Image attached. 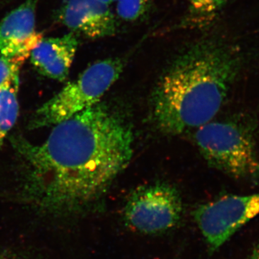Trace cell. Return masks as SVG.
Here are the masks:
<instances>
[{
  "instance_id": "6da1fadb",
  "label": "cell",
  "mask_w": 259,
  "mask_h": 259,
  "mask_svg": "<svg viewBox=\"0 0 259 259\" xmlns=\"http://www.w3.org/2000/svg\"><path fill=\"white\" fill-rule=\"evenodd\" d=\"M134 134L100 102L56 124L41 144L14 139L23 161V200L52 217L93 207L128 166Z\"/></svg>"
},
{
  "instance_id": "7a4b0ae2",
  "label": "cell",
  "mask_w": 259,
  "mask_h": 259,
  "mask_svg": "<svg viewBox=\"0 0 259 259\" xmlns=\"http://www.w3.org/2000/svg\"><path fill=\"white\" fill-rule=\"evenodd\" d=\"M245 58L241 47L221 35H205L183 48L153 92V118L158 128L176 136L212 121Z\"/></svg>"
},
{
  "instance_id": "3957f363",
  "label": "cell",
  "mask_w": 259,
  "mask_h": 259,
  "mask_svg": "<svg viewBox=\"0 0 259 259\" xmlns=\"http://www.w3.org/2000/svg\"><path fill=\"white\" fill-rule=\"evenodd\" d=\"M257 124L253 116L241 115L210 121L196 131L199 152L210 166L236 179L259 182Z\"/></svg>"
},
{
  "instance_id": "277c9868",
  "label": "cell",
  "mask_w": 259,
  "mask_h": 259,
  "mask_svg": "<svg viewBox=\"0 0 259 259\" xmlns=\"http://www.w3.org/2000/svg\"><path fill=\"white\" fill-rule=\"evenodd\" d=\"M125 64L122 58H110L89 66L77 79L65 85L37 109L29 127L54 126L97 105L120 78Z\"/></svg>"
},
{
  "instance_id": "5b68a950",
  "label": "cell",
  "mask_w": 259,
  "mask_h": 259,
  "mask_svg": "<svg viewBox=\"0 0 259 259\" xmlns=\"http://www.w3.org/2000/svg\"><path fill=\"white\" fill-rule=\"evenodd\" d=\"M182 196L173 186L153 184L135 190L126 202V226L145 235H157L173 229L183 215Z\"/></svg>"
},
{
  "instance_id": "8992f818",
  "label": "cell",
  "mask_w": 259,
  "mask_h": 259,
  "mask_svg": "<svg viewBox=\"0 0 259 259\" xmlns=\"http://www.w3.org/2000/svg\"><path fill=\"white\" fill-rule=\"evenodd\" d=\"M192 214L207 248L214 253L259 215V192L225 195L200 204Z\"/></svg>"
},
{
  "instance_id": "52a82bcc",
  "label": "cell",
  "mask_w": 259,
  "mask_h": 259,
  "mask_svg": "<svg viewBox=\"0 0 259 259\" xmlns=\"http://www.w3.org/2000/svg\"><path fill=\"white\" fill-rule=\"evenodd\" d=\"M109 6L97 0H65L56 18L76 35L90 39L111 37L118 25Z\"/></svg>"
},
{
  "instance_id": "ba28073f",
  "label": "cell",
  "mask_w": 259,
  "mask_h": 259,
  "mask_svg": "<svg viewBox=\"0 0 259 259\" xmlns=\"http://www.w3.org/2000/svg\"><path fill=\"white\" fill-rule=\"evenodd\" d=\"M38 0H26L0 23V56L13 57L31 52L42 38L35 30Z\"/></svg>"
},
{
  "instance_id": "9c48e42d",
  "label": "cell",
  "mask_w": 259,
  "mask_h": 259,
  "mask_svg": "<svg viewBox=\"0 0 259 259\" xmlns=\"http://www.w3.org/2000/svg\"><path fill=\"white\" fill-rule=\"evenodd\" d=\"M79 44L78 35L72 32L61 37H42L32 49L29 58L40 74L50 79L64 81Z\"/></svg>"
},
{
  "instance_id": "30bf717a",
  "label": "cell",
  "mask_w": 259,
  "mask_h": 259,
  "mask_svg": "<svg viewBox=\"0 0 259 259\" xmlns=\"http://www.w3.org/2000/svg\"><path fill=\"white\" fill-rule=\"evenodd\" d=\"M18 88L19 78L0 88V148L18 117Z\"/></svg>"
},
{
  "instance_id": "8fae6325",
  "label": "cell",
  "mask_w": 259,
  "mask_h": 259,
  "mask_svg": "<svg viewBox=\"0 0 259 259\" xmlns=\"http://www.w3.org/2000/svg\"><path fill=\"white\" fill-rule=\"evenodd\" d=\"M228 0H189L185 23L189 26L203 28L212 23Z\"/></svg>"
},
{
  "instance_id": "7c38bea8",
  "label": "cell",
  "mask_w": 259,
  "mask_h": 259,
  "mask_svg": "<svg viewBox=\"0 0 259 259\" xmlns=\"http://www.w3.org/2000/svg\"><path fill=\"white\" fill-rule=\"evenodd\" d=\"M117 16L127 22H134L143 18L151 6L152 0H117Z\"/></svg>"
},
{
  "instance_id": "4fadbf2b",
  "label": "cell",
  "mask_w": 259,
  "mask_h": 259,
  "mask_svg": "<svg viewBox=\"0 0 259 259\" xmlns=\"http://www.w3.org/2000/svg\"><path fill=\"white\" fill-rule=\"evenodd\" d=\"M30 54L25 53L9 58L0 56V88L8 81L18 79L20 69Z\"/></svg>"
},
{
  "instance_id": "5bb4252c",
  "label": "cell",
  "mask_w": 259,
  "mask_h": 259,
  "mask_svg": "<svg viewBox=\"0 0 259 259\" xmlns=\"http://www.w3.org/2000/svg\"><path fill=\"white\" fill-rule=\"evenodd\" d=\"M247 259H259V241L255 243Z\"/></svg>"
},
{
  "instance_id": "9a60e30c",
  "label": "cell",
  "mask_w": 259,
  "mask_h": 259,
  "mask_svg": "<svg viewBox=\"0 0 259 259\" xmlns=\"http://www.w3.org/2000/svg\"><path fill=\"white\" fill-rule=\"evenodd\" d=\"M0 259H22L15 255L0 253Z\"/></svg>"
},
{
  "instance_id": "2e32d148",
  "label": "cell",
  "mask_w": 259,
  "mask_h": 259,
  "mask_svg": "<svg viewBox=\"0 0 259 259\" xmlns=\"http://www.w3.org/2000/svg\"><path fill=\"white\" fill-rule=\"evenodd\" d=\"M97 1H100L102 3H105V4L110 5L113 2L117 1V0H97Z\"/></svg>"
}]
</instances>
